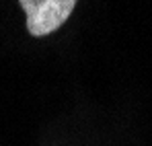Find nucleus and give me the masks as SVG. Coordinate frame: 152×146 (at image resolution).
<instances>
[{"mask_svg": "<svg viewBox=\"0 0 152 146\" xmlns=\"http://www.w3.org/2000/svg\"><path fill=\"white\" fill-rule=\"evenodd\" d=\"M78 0H19L27 15V31L33 37H45L58 31L74 10Z\"/></svg>", "mask_w": 152, "mask_h": 146, "instance_id": "f257e3e1", "label": "nucleus"}]
</instances>
